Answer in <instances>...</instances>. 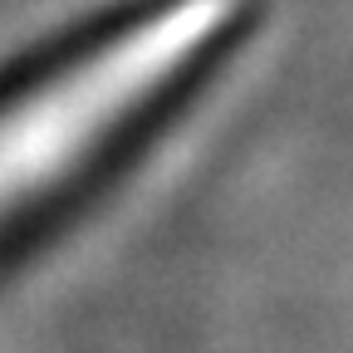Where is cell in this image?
Listing matches in <instances>:
<instances>
[{
    "label": "cell",
    "mask_w": 353,
    "mask_h": 353,
    "mask_svg": "<svg viewBox=\"0 0 353 353\" xmlns=\"http://www.w3.org/2000/svg\"><path fill=\"white\" fill-rule=\"evenodd\" d=\"M265 0H118L0 69V260L69 221L182 113Z\"/></svg>",
    "instance_id": "1"
}]
</instances>
